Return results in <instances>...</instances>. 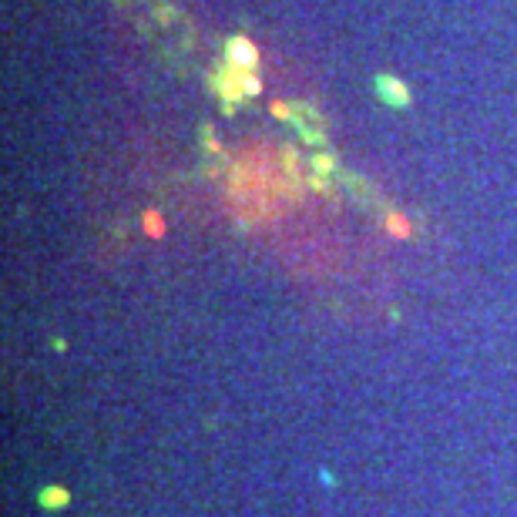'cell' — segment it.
<instances>
[{
	"label": "cell",
	"mask_w": 517,
	"mask_h": 517,
	"mask_svg": "<svg viewBox=\"0 0 517 517\" xmlns=\"http://www.w3.org/2000/svg\"><path fill=\"white\" fill-rule=\"evenodd\" d=\"M144 232L152 235V239H161V235H165V222H161L158 212H148V215H144Z\"/></svg>",
	"instance_id": "cell-2"
},
{
	"label": "cell",
	"mask_w": 517,
	"mask_h": 517,
	"mask_svg": "<svg viewBox=\"0 0 517 517\" xmlns=\"http://www.w3.org/2000/svg\"><path fill=\"white\" fill-rule=\"evenodd\" d=\"M387 232H393L397 239H410L414 229H410V222L403 219V215H390V219H387Z\"/></svg>",
	"instance_id": "cell-1"
}]
</instances>
